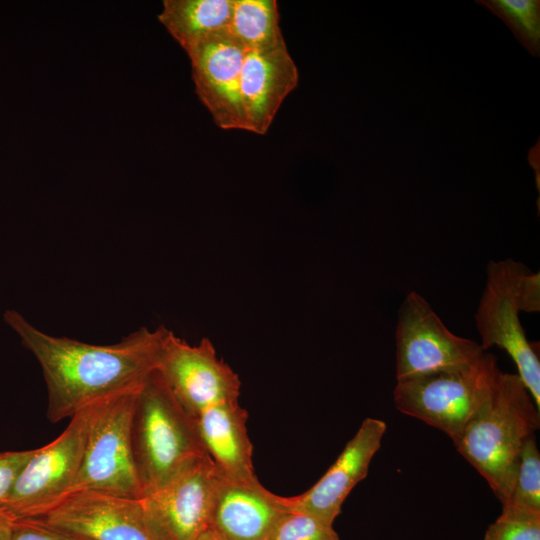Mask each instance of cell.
<instances>
[{
	"label": "cell",
	"mask_w": 540,
	"mask_h": 540,
	"mask_svg": "<svg viewBox=\"0 0 540 540\" xmlns=\"http://www.w3.org/2000/svg\"><path fill=\"white\" fill-rule=\"evenodd\" d=\"M3 320L40 364L52 423L138 388L158 369L171 332L164 326L142 327L117 343L95 345L44 333L13 309L4 312Z\"/></svg>",
	"instance_id": "1"
},
{
	"label": "cell",
	"mask_w": 540,
	"mask_h": 540,
	"mask_svg": "<svg viewBox=\"0 0 540 540\" xmlns=\"http://www.w3.org/2000/svg\"><path fill=\"white\" fill-rule=\"evenodd\" d=\"M518 374L501 372L490 398L453 441L503 504L513 489L522 446L540 413Z\"/></svg>",
	"instance_id": "2"
},
{
	"label": "cell",
	"mask_w": 540,
	"mask_h": 540,
	"mask_svg": "<svg viewBox=\"0 0 540 540\" xmlns=\"http://www.w3.org/2000/svg\"><path fill=\"white\" fill-rule=\"evenodd\" d=\"M131 441L142 497L162 488L196 458L207 455L194 418L177 401L158 370L138 389Z\"/></svg>",
	"instance_id": "3"
},
{
	"label": "cell",
	"mask_w": 540,
	"mask_h": 540,
	"mask_svg": "<svg viewBox=\"0 0 540 540\" xmlns=\"http://www.w3.org/2000/svg\"><path fill=\"white\" fill-rule=\"evenodd\" d=\"M502 371L484 352L463 367L398 379L393 391L400 412L433 426L454 441L490 398Z\"/></svg>",
	"instance_id": "4"
},
{
	"label": "cell",
	"mask_w": 540,
	"mask_h": 540,
	"mask_svg": "<svg viewBox=\"0 0 540 540\" xmlns=\"http://www.w3.org/2000/svg\"><path fill=\"white\" fill-rule=\"evenodd\" d=\"M101 402L77 412L56 439L35 448L19 473L4 508L14 518L39 517L70 493Z\"/></svg>",
	"instance_id": "5"
},
{
	"label": "cell",
	"mask_w": 540,
	"mask_h": 540,
	"mask_svg": "<svg viewBox=\"0 0 540 540\" xmlns=\"http://www.w3.org/2000/svg\"><path fill=\"white\" fill-rule=\"evenodd\" d=\"M139 387L101 402L69 494L96 491L142 498L131 441V420Z\"/></svg>",
	"instance_id": "6"
},
{
	"label": "cell",
	"mask_w": 540,
	"mask_h": 540,
	"mask_svg": "<svg viewBox=\"0 0 540 540\" xmlns=\"http://www.w3.org/2000/svg\"><path fill=\"white\" fill-rule=\"evenodd\" d=\"M395 339L397 380L463 367L484 353L476 341L453 334L415 291L400 306Z\"/></svg>",
	"instance_id": "7"
},
{
	"label": "cell",
	"mask_w": 540,
	"mask_h": 540,
	"mask_svg": "<svg viewBox=\"0 0 540 540\" xmlns=\"http://www.w3.org/2000/svg\"><path fill=\"white\" fill-rule=\"evenodd\" d=\"M517 261H489L486 286L475 314L483 351L497 346L514 361L518 376L540 410L538 343H531L521 325L514 276Z\"/></svg>",
	"instance_id": "8"
},
{
	"label": "cell",
	"mask_w": 540,
	"mask_h": 540,
	"mask_svg": "<svg viewBox=\"0 0 540 540\" xmlns=\"http://www.w3.org/2000/svg\"><path fill=\"white\" fill-rule=\"evenodd\" d=\"M157 370L193 418L214 405L239 400V376L217 355L208 338L190 344L171 331Z\"/></svg>",
	"instance_id": "9"
},
{
	"label": "cell",
	"mask_w": 540,
	"mask_h": 540,
	"mask_svg": "<svg viewBox=\"0 0 540 540\" xmlns=\"http://www.w3.org/2000/svg\"><path fill=\"white\" fill-rule=\"evenodd\" d=\"M35 518L75 540H161L142 498L78 491Z\"/></svg>",
	"instance_id": "10"
},
{
	"label": "cell",
	"mask_w": 540,
	"mask_h": 540,
	"mask_svg": "<svg viewBox=\"0 0 540 540\" xmlns=\"http://www.w3.org/2000/svg\"><path fill=\"white\" fill-rule=\"evenodd\" d=\"M219 471L208 455L196 458L156 492L142 497L161 540H196L209 528Z\"/></svg>",
	"instance_id": "11"
},
{
	"label": "cell",
	"mask_w": 540,
	"mask_h": 540,
	"mask_svg": "<svg viewBox=\"0 0 540 540\" xmlns=\"http://www.w3.org/2000/svg\"><path fill=\"white\" fill-rule=\"evenodd\" d=\"M247 49L228 28L213 33L186 52L195 92L222 129L246 130L240 80Z\"/></svg>",
	"instance_id": "12"
},
{
	"label": "cell",
	"mask_w": 540,
	"mask_h": 540,
	"mask_svg": "<svg viewBox=\"0 0 540 540\" xmlns=\"http://www.w3.org/2000/svg\"><path fill=\"white\" fill-rule=\"evenodd\" d=\"M386 423L366 418L324 475L305 492L285 497V508L334 524L353 488L368 474L372 458L381 446Z\"/></svg>",
	"instance_id": "13"
},
{
	"label": "cell",
	"mask_w": 540,
	"mask_h": 540,
	"mask_svg": "<svg viewBox=\"0 0 540 540\" xmlns=\"http://www.w3.org/2000/svg\"><path fill=\"white\" fill-rule=\"evenodd\" d=\"M298 80V70L285 41L248 47L240 80L246 131L265 134Z\"/></svg>",
	"instance_id": "14"
},
{
	"label": "cell",
	"mask_w": 540,
	"mask_h": 540,
	"mask_svg": "<svg viewBox=\"0 0 540 540\" xmlns=\"http://www.w3.org/2000/svg\"><path fill=\"white\" fill-rule=\"evenodd\" d=\"M286 510L283 496L272 493L259 480L241 482L220 473L209 529L221 540H268Z\"/></svg>",
	"instance_id": "15"
},
{
	"label": "cell",
	"mask_w": 540,
	"mask_h": 540,
	"mask_svg": "<svg viewBox=\"0 0 540 540\" xmlns=\"http://www.w3.org/2000/svg\"><path fill=\"white\" fill-rule=\"evenodd\" d=\"M247 419L239 400H233L203 410L194 421L202 446L218 471L232 480L254 482L258 478Z\"/></svg>",
	"instance_id": "16"
},
{
	"label": "cell",
	"mask_w": 540,
	"mask_h": 540,
	"mask_svg": "<svg viewBox=\"0 0 540 540\" xmlns=\"http://www.w3.org/2000/svg\"><path fill=\"white\" fill-rule=\"evenodd\" d=\"M233 0H164L158 20L187 52L200 41L228 29Z\"/></svg>",
	"instance_id": "17"
},
{
	"label": "cell",
	"mask_w": 540,
	"mask_h": 540,
	"mask_svg": "<svg viewBox=\"0 0 540 540\" xmlns=\"http://www.w3.org/2000/svg\"><path fill=\"white\" fill-rule=\"evenodd\" d=\"M275 0H233L230 32L248 47L284 41Z\"/></svg>",
	"instance_id": "18"
},
{
	"label": "cell",
	"mask_w": 540,
	"mask_h": 540,
	"mask_svg": "<svg viewBox=\"0 0 540 540\" xmlns=\"http://www.w3.org/2000/svg\"><path fill=\"white\" fill-rule=\"evenodd\" d=\"M478 3L501 18L529 53L539 56L540 1L489 0Z\"/></svg>",
	"instance_id": "19"
},
{
	"label": "cell",
	"mask_w": 540,
	"mask_h": 540,
	"mask_svg": "<svg viewBox=\"0 0 540 540\" xmlns=\"http://www.w3.org/2000/svg\"><path fill=\"white\" fill-rule=\"evenodd\" d=\"M503 504L540 511V453L534 435L522 446L513 489Z\"/></svg>",
	"instance_id": "20"
},
{
	"label": "cell",
	"mask_w": 540,
	"mask_h": 540,
	"mask_svg": "<svg viewBox=\"0 0 540 540\" xmlns=\"http://www.w3.org/2000/svg\"><path fill=\"white\" fill-rule=\"evenodd\" d=\"M484 540H540V511L511 504L489 525Z\"/></svg>",
	"instance_id": "21"
},
{
	"label": "cell",
	"mask_w": 540,
	"mask_h": 540,
	"mask_svg": "<svg viewBox=\"0 0 540 540\" xmlns=\"http://www.w3.org/2000/svg\"><path fill=\"white\" fill-rule=\"evenodd\" d=\"M268 540H340L332 525L305 513L286 510Z\"/></svg>",
	"instance_id": "22"
},
{
	"label": "cell",
	"mask_w": 540,
	"mask_h": 540,
	"mask_svg": "<svg viewBox=\"0 0 540 540\" xmlns=\"http://www.w3.org/2000/svg\"><path fill=\"white\" fill-rule=\"evenodd\" d=\"M34 449L0 452V508H5L16 479Z\"/></svg>",
	"instance_id": "23"
},
{
	"label": "cell",
	"mask_w": 540,
	"mask_h": 540,
	"mask_svg": "<svg viewBox=\"0 0 540 540\" xmlns=\"http://www.w3.org/2000/svg\"><path fill=\"white\" fill-rule=\"evenodd\" d=\"M11 540H75L39 518H15Z\"/></svg>",
	"instance_id": "24"
},
{
	"label": "cell",
	"mask_w": 540,
	"mask_h": 540,
	"mask_svg": "<svg viewBox=\"0 0 540 540\" xmlns=\"http://www.w3.org/2000/svg\"><path fill=\"white\" fill-rule=\"evenodd\" d=\"M14 516L6 509L0 508V540H11Z\"/></svg>",
	"instance_id": "25"
},
{
	"label": "cell",
	"mask_w": 540,
	"mask_h": 540,
	"mask_svg": "<svg viewBox=\"0 0 540 540\" xmlns=\"http://www.w3.org/2000/svg\"><path fill=\"white\" fill-rule=\"evenodd\" d=\"M540 150H539V141L537 144L529 150L528 161L530 166L535 172V179L537 183V190H540Z\"/></svg>",
	"instance_id": "26"
},
{
	"label": "cell",
	"mask_w": 540,
	"mask_h": 540,
	"mask_svg": "<svg viewBox=\"0 0 540 540\" xmlns=\"http://www.w3.org/2000/svg\"><path fill=\"white\" fill-rule=\"evenodd\" d=\"M196 540H221L211 529L207 528Z\"/></svg>",
	"instance_id": "27"
}]
</instances>
